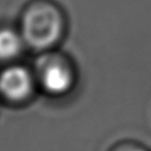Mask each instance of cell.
<instances>
[{"mask_svg": "<svg viewBox=\"0 0 151 151\" xmlns=\"http://www.w3.org/2000/svg\"><path fill=\"white\" fill-rule=\"evenodd\" d=\"M66 24L60 9L45 1L29 5L20 19L19 32L26 48L35 53L54 51L65 35Z\"/></svg>", "mask_w": 151, "mask_h": 151, "instance_id": "6da1fadb", "label": "cell"}, {"mask_svg": "<svg viewBox=\"0 0 151 151\" xmlns=\"http://www.w3.org/2000/svg\"><path fill=\"white\" fill-rule=\"evenodd\" d=\"M33 72L38 88L54 98L68 94L77 81L73 63L68 57L55 50L39 54Z\"/></svg>", "mask_w": 151, "mask_h": 151, "instance_id": "7a4b0ae2", "label": "cell"}, {"mask_svg": "<svg viewBox=\"0 0 151 151\" xmlns=\"http://www.w3.org/2000/svg\"><path fill=\"white\" fill-rule=\"evenodd\" d=\"M38 90L33 70L18 63L0 71V98L11 104H22L33 98Z\"/></svg>", "mask_w": 151, "mask_h": 151, "instance_id": "3957f363", "label": "cell"}, {"mask_svg": "<svg viewBox=\"0 0 151 151\" xmlns=\"http://www.w3.org/2000/svg\"><path fill=\"white\" fill-rule=\"evenodd\" d=\"M26 50L19 31L12 27H0V63H17Z\"/></svg>", "mask_w": 151, "mask_h": 151, "instance_id": "277c9868", "label": "cell"}, {"mask_svg": "<svg viewBox=\"0 0 151 151\" xmlns=\"http://www.w3.org/2000/svg\"><path fill=\"white\" fill-rule=\"evenodd\" d=\"M110 151H149L144 145L132 142V140H125L116 144Z\"/></svg>", "mask_w": 151, "mask_h": 151, "instance_id": "5b68a950", "label": "cell"}]
</instances>
